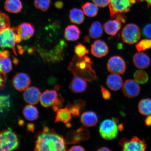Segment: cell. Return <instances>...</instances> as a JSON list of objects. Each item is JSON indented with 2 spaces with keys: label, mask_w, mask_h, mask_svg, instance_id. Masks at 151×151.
Here are the masks:
<instances>
[{
  "label": "cell",
  "mask_w": 151,
  "mask_h": 151,
  "mask_svg": "<svg viewBox=\"0 0 151 151\" xmlns=\"http://www.w3.org/2000/svg\"><path fill=\"white\" fill-rule=\"evenodd\" d=\"M66 143L62 136L45 128L37 138L35 150L65 151L67 150Z\"/></svg>",
  "instance_id": "1"
},
{
  "label": "cell",
  "mask_w": 151,
  "mask_h": 151,
  "mask_svg": "<svg viewBox=\"0 0 151 151\" xmlns=\"http://www.w3.org/2000/svg\"><path fill=\"white\" fill-rule=\"evenodd\" d=\"M92 64L91 60L88 57L80 58L76 55L72 60L68 69L74 76L91 82L97 78L95 71L92 68Z\"/></svg>",
  "instance_id": "2"
},
{
  "label": "cell",
  "mask_w": 151,
  "mask_h": 151,
  "mask_svg": "<svg viewBox=\"0 0 151 151\" xmlns=\"http://www.w3.org/2000/svg\"><path fill=\"white\" fill-rule=\"evenodd\" d=\"M18 33V28H8L0 32V48H9L17 55L16 43L21 41Z\"/></svg>",
  "instance_id": "3"
},
{
  "label": "cell",
  "mask_w": 151,
  "mask_h": 151,
  "mask_svg": "<svg viewBox=\"0 0 151 151\" xmlns=\"http://www.w3.org/2000/svg\"><path fill=\"white\" fill-rule=\"evenodd\" d=\"M19 145L17 136L11 129L4 130L0 132V151L16 150Z\"/></svg>",
  "instance_id": "4"
},
{
  "label": "cell",
  "mask_w": 151,
  "mask_h": 151,
  "mask_svg": "<svg viewBox=\"0 0 151 151\" xmlns=\"http://www.w3.org/2000/svg\"><path fill=\"white\" fill-rule=\"evenodd\" d=\"M118 119L113 118L104 120L100 124L99 132L100 135L104 139L111 140L117 136L118 129L116 123Z\"/></svg>",
  "instance_id": "5"
},
{
  "label": "cell",
  "mask_w": 151,
  "mask_h": 151,
  "mask_svg": "<svg viewBox=\"0 0 151 151\" xmlns=\"http://www.w3.org/2000/svg\"><path fill=\"white\" fill-rule=\"evenodd\" d=\"M136 0H111L109 9L111 18H116L119 14L127 13L130 10Z\"/></svg>",
  "instance_id": "6"
},
{
  "label": "cell",
  "mask_w": 151,
  "mask_h": 151,
  "mask_svg": "<svg viewBox=\"0 0 151 151\" xmlns=\"http://www.w3.org/2000/svg\"><path fill=\"white\" fill-rule=\"evenodd\" d=\"M121 35L123 41L128 44H133L138 41L141 37V32L136 24H126L122 30Z\"/></svg>",
  "instance_id": "7"
},
{
  "label": "cell",
  "mask_w": 151,
  "mask_h": 151,
  "mask_svg": "<svg viewBox=\"0 0 151 151\" xmlns=\"http://www.w3.org/2000/svg\"><path fill=\"white\" fill-rule=\"evenodd\" d=\"M119 144L124 151H144L147 147L144 139H141L135 136L130 140L124 138L119 141Z\"/></svg>",
  "instance_id": "8"
},
{
  "label": "cell",
  "mask_w": 151,
  "mask_h": 151,
  "mask_svg": "<svg viewBox=\"0 0 151 151\" xmlns=\"http://www.w3.org/2000/svg\"><path fill=\"white\" fill-rule=\"evenodd\" d=\"M90 134L86 128L80 127L76 130H70L68 132L66 136L67 144H76L89 139Z\"/></svg>",
  "instance_id": "9"
},
{
  "label": "cell",
  "mask_w": 151,
  "mask_h": 151,
  "mask_svg": "<svg viewBox=\"0 0 151 151\" xmlns=\"http://www.w3.org/2000/svg\"><path fill=\"white\" fill-rule=\"evenodd\" d=\"M107 69L112 73L122 74L125 72L126 64L123 58L119 56L112 57L107 64Z\"/></svg>",
  "instance_id": "10"
},
{
  "label": "cell",
  "mask_w": 151,
  "mask_h": 151,
  "mask_svg": "<svg viewBox=\"0 0 151 151\" xmlns=\"http://www.w3.org/2000/svg\"><path fill=\"white\" fill-rule=\"evenodd\" d=\"M141 88L135 80H128L125 81L122 87L124 95L129 99L137 97L140 93Z\"/></svg>",
  "instance_id": "11"
},
{
  "label": "cell",
  "mask_w": 151,
  "mask_h": 151,
  "mask_svg": "<svg viewBox=\"0 0 151 151\" xmlns=\"http://www.w3.org/2000/svg\"><path fill=\"white\" fill-rule=\"evenodd\" d=\"M31 82V79L29 76L24 73H17L12 80L13 86L15 89L19 91H24L29 87Z\"/></svg>",
  "instance_id": "12"
},
{
  "label": "cell",
  "mask_w": 151,
  "mask_h": 151,
  "mask_svg": "<svg viewBox=\"0 0 151 151\" xmlns=\"http://www.w3.org/2000/svg\"><path fill=\"white\" fill-rule=\"evenodd\" d=\"M41 94L40 91L35 87H28L24 91V99L29 104L35 105L40 101Z\"/></svg>",
  "instance_id": "13"
},
{
  "label": "cell",
  "mask_w": 151,
  "mask_h": 151,
  "mask_svg": "<svg viewBox=\"0 0 151 151\" xmlns=\"http://www.w3.org/2000/svg\"><path fill=\"white\" fill-rule=\"evenodd\" d=\"M91 51L94 56L101 58L105 56L108 53L109 47L104 41L98 40L91 45Z\"/></svg>",
  "instance_id": "14"
},
{
  "label": "cell",
  "mask_w": 151,
  "mask_h": 151,
  "mask_svg": "<svg viewBox=\"0 0 151 151\" xmlns=\"http://www.w3.org/2000/svg\"><path fill=\"white\" fill-rule=\"evenodd\" d=\"M58 96L55 90H46L41 94L40 102L43 107L52 106L55 103Z\"/></svg>",
  "instance_id": "15"
},
{
  "label": "cell",
  "mask_w": 151,
  "mask_h": 151,
  "mask_svg": "<svg viewBox=\"0 0 151 151\" xmlns=\"http://www.w3.org/2000/svg\"><path fill=\"white\" fill-rule=\"evenodd\" d=\"M9 56L10 53L8 50L0 52V71L5 74L12 70V61Z\"/></svg>",
  "instance_id": "16"
},
{
  "label": "cell",
  "mask_w": 151,
  "mask_h": 151,
  "mask_svg": "<svg viewBox=\"0 0 151 151\" xmlns=\"http://www.w3.org/2000/svg\"><path fill=\"white\" fill-rule=\"evenodd\" d=\"M18 28V33L22 40H26L33 36L35 32V28L31 24L23 22Z\"/></svg>",
  "instance_id": "17"
},
{
  "label": "cell",
  "mask_w": 151,
  "mask_h": 151,
  "mask_svg": "<svg viewBox=\"0 0 151 151\" xmlns=\"http://www.w3.org/2000/svg\"><path fill=\"white\" fill-rule=\"evenodd\" d=\"M87 88L86 81L82 78L74 76L69 86V89L75 93H82L86 91Z\"/></svg>",
  "instance_id": "18"
},
{
  "label": "cell",
  "mask_w": 151,
  "mask_h": 151,
  "mask_svg": "<svg viewBox=\"0 0 151 151\" xmlns=\"http://www.w3.org/2000/svg\"><path fill=\"white\" fill-rule=\"evenodd\" d=\"M133 62L136 67L139 69L147 68L150 64V58L143 52L136 53L133 58Z\"/></svg>",
  "instance_id": "19"
},
{
  "label": "cell",
  "mask_w": 151,
  "mask_h": 151,
  "mask_svg": "<svg viewBox=\"0 0 151 151\" xmlns=\"http://www.w3.org/2000/svg\"><path fill=\"white\" fill-rule=\"evenodd\" d=\"M122 22L116 19L115 20H109L104 24L105 32L111 37H114L118 33L121 28Z\"/></svg>",
  "instance_id": "20"
},
{
  "label": "cell",
  "mask_w": 151,
  "mask_h": 151,
  "mask_svg": "<svg viewBox=\"0 0 151 151\" xmlns=\"http://www.w3.org/2000/svg\"><path fill=\"white\" fill-rule=\"evenodd\" d=\"M106 84L108 87L113 91H116L121 88L123 85L122 77L118 74L112 73L107 77Z\"/></svg>",
  "instance_id": "21"
},
{
  "label": "cell",
  "mask_w": 151,
  "mask_h": 151,
  "mask_svg": "<svg viewBox=\"0 0 151 151\" xmlns=\"http://www.w3.org/2000/svg\"><path fill=\"white\" fill-rule=\"evenodd\" d=\"M81 122L87 127H93L97 123L98 116L96 113L93 111H87L83 113L81 115Z\"/></svg>",
  "instance_id": "22"
},
{
  "label": "cell",
  "mask_w": 151,
  "mask_h": 151,
  "mask_svg": "<svg viewBox=\"0 0 151 151\" xmlns=\"http://www.w3.org/2000/svg\"><path fill=\"white\" fill-rule=\"evenodd\" d=\"M80 30L78 27L75 25H69L65 28L64 37L66 40L75 41L80 38Z\"/></svg>",
  "instance_id": "23"
},
{
  "label": "cell",
  "mask_w": 151,
  "mask_h": 151,
  "mask_svg": "<svg viewBox=\"0 0 151 151\" xmlns=\"http://www.w3.org/2000/svg\"><path fill=\"white\" fill-rule=\"evenodd\" d=\"M4 7L8 12L17 14L21 12L23 6L21 0H6Z\"/></svg>",
  "instance_id": "24"
},
{
  "label": "cell",
  "mask_w": 151,
  "mask_h": 151,
  "mask_svg": "<svg viewBox=\"0 0 151 151\" xmlns=\"http://www.w3.org/2000/svg\"><path fill=\"white\" fill-rule=\"evenodd\" d=\"M71 115L70 111L67 107L60 108L56 111L55 122H61L67 124H69L71 119Z\"/></svg>",
  "instance_id": "25"
},
{
  "label": "cell",
  "mask_w": 151,
  "mask_h": 151,
  "mask_svg": "<svg viewBox=\"0 0 151 151\" xmlns=\"http://www.w3.org/2000/svg\"><path fill=\"white\" fill-rule=\"evenodd\" d=\"M22 113L24 118L29 121L36 120L39 116V111L33 105H26L24 107Z\"/></svg>",
  "instance_id": "26"
},
{
  "label": "cell",
  "mask_w": 151,
  "mask_h": 151,
  "mask_svg": "<svg viewBox=\"0 0 151 151\" xmlns=\"http://www.w3.org/2000/svg\"><path fill=\"white\" fill-rule=\"evenodd\" d=\"M69 19L72 23L78 24H82L85 19L83 11L77 8L71 9L70 11Z\"/></svg>",
  "instance_id": "27"
},
{
  "label": "cell",
  "mask_w": 151,
  "mask_h": 151,
  "mask_svg": "<svg viewBox=\"0 0 151 151\" xmlns=\"http://www.w3.org/2000/svg\"><path fill=\"white\" fill-rule=\"evenodd\" d=\"M103 28L100 22L95 21L93 22L90 26L88 31L89 37L91 38L97 39L103 35Z\"/></svg>",
  "instance_id": "28"
},
{
  "label": "cell",
  "mask_w": 151,
  "mask_h": 151,
  "mask_svg": "<svg viewBox=\"0 0 151 151\" xmlns=\"http://www.w3.org/2000/svg\"><path fill=\"white\" fill-rule=\"evenodd\" d=\"M138 108L139 113L144 116L151 114V99H143L141 100L138 104Z\"/></svg>",
  "instance_id": "29"
},
{
  "label": "cell",
  "mask_w": 151,
  "mask_h": 151,
  "mask_svg": "<svg viewBox=\"0 0 151 151\" xmlns=\"http://www.w3.org/2000/svg\"><path fill=\"white\" fill-rule=\"evenodd\" d=\"M94 3L87 2L82 5V7L84 14L90 17H94L97 15L99 8Z\"/></svg>",
  "instance_id": "30"
},
{
  "label": "cell",
  "mask_w": 151,
  "mask_h": 151,
  "mask_svg": "<svg viewBox=\"0 0 151 151\" xmlns=\"http://www.w3.org/2000/svg\"><path fill=\"white\" fill-rule=\"evenodd\" d=\"M134 78L135 81L140 84H145L148 82L149 77L146 71L143 70H138L134 73Z\"/></svg>",
  "instance_id": "31"
},
{
  "label": "cell",
  "mask_w": 151,
  "mask_h": 151,
  "mask_svg": "<svg viewBox=\"0 0 151 151\" xmlns=\"http://www.w3.org/2000/svg\"><path fill=\"white\" fill-rule=\"evenodd\" d=\"M11 105V99L9 95H0V113L8 110Z\"/></svg>",
  "instance_id": "32"
},
{
  "label": "cell",
  "mask_w": 151,
  "mask_h": 151,
  "mask_svg": "<svg viewBox=\"0 0 151 151\" xmlns=\"http://www.w3.org/2000/svg\"><path fill=\"white\" fill-rule=\"evenodd\" d=\"M51 0H34V4L36 8L46 12L50 6Z\"/></svg>",
  "instance_id": "33"
},
{
  "label": "cell",
  "mask_w": 151,
  "mask_h": 151,
  "mask_svg": "<svg viewBox=\"0 0 151 151\" xmlns=\"http://www.w3.org/2000/svg\"><path fill=\"white\" fill-rule=\"evenodd\" d=\"M10 21L9 17L0 11V32L10 27Z\"/></svg>",
  "instance_id": "34"
},
{
  "label": "cell",
  "mask_w": 151,
  "mask_h": 151,
  "mask_svg": "<svg viewBox=\"0 0 151 151\" xmlns=\"http://www.w3.org/2000/svg\"><path fill=\"white\" fill-rule=\"evenodd\" d=\"M135 46L139 52L150 49L151 48V39H143L138 43Z\"/></svg>",
  "instance_id": "35"
},
{
  "label": "cell",
  "mask_w": 151,
  "mask_h": 151,
  "mask_svg": "<svg viewBox=\"0 0 151 151\" xmlns=\"http://www.w3.org/2000/svg\"><path fill=\"white\" fill-rule=\"evenodd\" d=\"M74 50L76 56L80 58L83 57L89 52V51L86 47L81 44L76 45L75 47Z\"/></svg>",
  "instance_id": "36"
},
{
  "label": "cell",
  "mask_w": 151,
  "mask_h": 151,
  "mask_svg": "<svg viewBox=\"0 0 151 151\" xmlns=\"http://www.w3.org/2000/svg\"><path fill=\"white\" fill-rule=\"evenodd\" d=\"M67 108L70 111L72 115L73 116H78L80 114L81 110L74 104L68 103Z\"/></svg>",
  "instance_id": "37"
},
{
  "label": "cell",
  "mask_w": 151,
  "mask_h": 151,
  "mask_svg": "<svg viewBox=\"0 0 151 151\" xmlns=\"http://www.w3.org/2000/svg\"><path fill=\"white\" fill-rule=\"evenodd\" d=\"M64 100L61 95H58L57 99L54 104L52 106L53 109L54 111H58L61 108L64 103Z\"/></svg>",
  "instance_id": "38"
},
{
  "label": "cell",
  "mask_w": 151,
  "mask_h": 151,
  "mask_svg": "<svg viewBox=\"0 0 151 151\" xmlns=\"http://www.w3.org/2000/svg\"><path fill=\"white\" fill-rule=\"evenodd\" d=\"M92 1L98 6L104 7L109 4L111 0H92Z\"/></svg>",
  "instance_id": "39"
},
{
  "label": "cell",
  "mask_w": 151,
  "mask_h": 151,
  "mask_svg": "<svg viewBox=\"0 0 151 151\" xmlns=\"http://www.w3.org/2000/svg\"><path fill=\"white\" fill-rule=\"evenodd\" d=\"M143 33L145 37L151 39V24H147L143 28Z\"/></svg>",
  "instance_id": "40"
},
{
  "label": "cell",
  "mask_w": 151,
  "mask_h": 151,
  "mask_svg": "<svg viewBox=\"0 0 151 151\" xmlns=\"http://www.w3.org/2000/svg\"><path fill=\"white\" fill-rule=\"evenodd\" d=\"M101 88L102 96L103 99L105 100L110 99L111 97L110 92L103 86H101Z\"/></svg>",
  "instance_id": "41"
},
{
  "label": "cell",
  "mask_w": 151,
  "mask_h": 151,
  "mask_svg": "<svg viewBox=\"0 0 151 151\" xmlns=\"http://www.w3.org/2000/svg\"><path fill=\"white\" fill-rule=\"evenodd\" d=\"M6 79V74L0 71V90L4 87Z\"/></svg>",
  "instance_id": "42"
},
{
  "label": "cell",
  "mask_w": 151,
  "mask_h": 151,
  "mask_svg": "<svg viewBox=\"0 0 151 151\" xmlns=\"http://www.w3.org/2000/svg\"><path fill=\"white\" fill-rule=\"evenodd\" d=\"M73 104L76 106L79 109L81 110V109L84 108L86 105V103L82 100H77L75 101Z\"/></svg>",
  "instance_id": "43"
},
{
  "label": "cell",
  "mask_w": 151,
  "mask_h": 151,
  "mask_svg": "<svg viewBox=\"0 0 151 151\" xmlns=\"http://www.w3.org/2000/svg\"><path fill=\"white\" fill-rule=\"evenodd\" d=\"M68 151H85L84 148L83 147L78 145V146H72L69 149Z\"/></svg>",
  "instance_id": "44"
},
{
  "label": "cell",
  "mask_w": 151,
  "mask_h": 151,
  "mask_svg": "<svg viewBox=\"0 0 151 151\" xmlns=\"http://www.w3.org/2000/svg\"><path fill=\"white\" fill-rule=\"evenodd\" d=\"M145 123L147 126H151V114L148 115L145 119Z\"/></svg>",
  "instance_id": "45"
},
{
  "label": "cell",
  "mask_w": 151,
  "mask_h": 151,
  "mask_svg": "<svg viewBox=\"0 0 151 151\" xmlns=\"http://www.w3.org/2000/svg\"><path fill=\"white\" fill-rule=\"evenodd\" d=\"M63 6V4L61 1H58L55 4V6L57 8L61 9Z\"/></svg>",
  "instance_id": "46"
},
{
  "label": "cell",
  "mask_w": 151,
  "mask_h": 151,
  "mask_svg": "<svg viewBox=\"0 0 151 151\" xmlns=\"http://www.w3.org/2000/svg\"><path fill=\"white\" fill-rule=\"evenodd\" d=\"M97 151H111V150L109 148H107V147H101V148H99V149H98V150H97Z\"/></svg>",
  "instance_id": "47"
},
{
  "label": "cell",
  "mask_w": 151,
  "mask_h": 151,
  "mask_svg": "<svg viewBox=\"0 0 151 151\" xmlns=\"http://www.w3.org/2000/svg\"><path fill=\"white\" fill-rule=\"evenodd\" d=\"M118 129L119 131H122L124 129L123 124H120L118 126Z\"/></svg>",
  "instance_id": "48"
},
{
  "label": "cell",
  "mask_w": 151,
  "mask_h": 151,
  "mask_svg": "<svg viewBox=\"0 0 151 151\" xmlns=\"http://www.w3.org/2000/svg\"><path fill=\"white\" fill-rule=\"evenodd\" d=\"M28 129L30 130V131H32V130H33V129H34L33 125H32V124H30V125H29H29H28Z\"/></svg>",
  "instance_id": "49"
},
{
  "label": "cell",
  "mask_w": 151,
  "mask_h": 151,
  "mask_svg": "<svg viewBox=\"0 0 151 151\" xmlns=\"http://www.w3.org/2000/svg\"><path fill=\"white\" fill-rule=\"evenodd\" d=\"M146 2L148 7L151 6V0H145Z\"/></svg>",
  "instance_id": "50"
}]
</instances>
